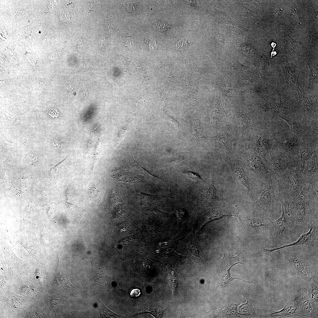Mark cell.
I'll list each match as a JSON object with an SVG mask.
<instances>
[{
    "mask_svg": "<svg viewBox=\"0 0 318 318\" xmlns=\"http://www.w3.org/2000/svg\"><path fill=\"white\" fill-rule=\"evenodd\" d=\"M318 190L303 185L299 195L286 209L305 233L313 223L318 222Z\"/></svg>",
    "mask_w": 318,
    "mask_h": 318,
    "instance_id": "obj_1",
    "label": "cell"
},
{
    "mask_svg": "<svg viewBox=\"0 0 318 318\" xmlns=\"http://www.w3.org/2000/svg\"><path fill=\"white\" fill-rule=\"evenodd\" d=\"M284 258L291 274L301 277L306 283L318 277V259L313 249L307 245L296 246L284 249Z\"/></svg>",
    "mask_w": 318,
    "mask_h": 318,
    "instance_id": "obj_2",
    "label": "cell"
},
{
    "mask_svg": "<svg viewBox=\"0 0 318 318\" xmlns=\"http://www.w3.org/2000/svg\"><path fill=\"white\" fill-rule=\"evenodd\" d=\"M271 176L275 194L287 209L291 202L300 194L303 186V170L300 158L283 174Z\"/></svg>",
    "mask_w": 318,
    "mask_h": 318,
    "instance_id": "obj_3",
    "label": "cell"
},
{
    "mask_svg": "<svg viewBox=\"0 0 318 318\" xmlns=\"http://www.w3.org/2000/svg\"><path fill=\"white\" fill-rule=\"evenodd\" d=\"M223 159L229 168L240 193L246 196L251 202L255 201L263 188L262 182L257 176L250 177L244 169L239 159L234 157Z\"/></svg>",
    "mask_w": 318,
    "mask_h": 318,
    "instance_id": "obj_4",
    "label": "cell"
},
{
    "mask_svg": "<svg viewBox=\"0 0 318 318\" xmlns=\"http://www.w3.org/2000/svg\"><path fill=\"white\" fill-rule=\"evenodd\" d=\"M281 215L277 219L270 221L274 228L270 238L275 248L279 247L296 241L305 233L294 219L282 205Z\"/></svg>",
    "mask_w": 318,
    "mask_h": 318,
    "instance_id": "obj_5",
    "label": "cell"
},
{
    "mask_svg": "<svg viewBox=\"0 0 318 318\" xmlns=\"http://www.w3.org/2000/svg\"><path fill=\"white\" fill-rule=\"evenodd\" d=\"M263 184L264 188L260 195L255 201L249 203V208L274 221L281 215L282 204L275 194L271 176Z\"/></svg>",
    "mask_w": 318,
    "mask_h": 318,
    "instance_id": "obj_6",
    "label": "cell"
},
{
    "mask_svg": "<svg viewBox=\"0 0 318 318\" xmlns=\"http://www.w3.org/2000/svg\"><path fill=\"white\" fill-rule=\"evenodd\" d=\"M237 217L241 229L248 236L270 239L272 237L273 226L270 220L263 215L250 210L246 212H238Z\"/></svg>",
    "mask_w": 318,
    "mask_h": 318,
    "instance_id": "obj_7",
    "label": "cell"
},
{
    "mask_svg": "<svg viewBox=\"0 0 318 318\" xmlns=\"http://www.w3.org/2000/svg\"><path fill=\"white\" fill-rule=\"evenodd\" d=\"M289 91L294 104L292 110L306 120L317 123L318 97L308 94L300 88Z\"/></svg>",
    "mask_w": 318,
    "mask_h": 318,
    "instance_id": "obj_8",
    "label": "cell"
},
{
    "mask_svg": "<svg viewBox=\"0 0 318 318\" xmlns=\"http://www.w3.org/2000/svg\"><path fill=\"white\" fill-rule=\"evenodd\" d=\"M278 115L287 123L291 131L302 141L318 137V123H312L306 120L292 110L284 109Z\"/></svg>",
    "mask_w": 318,
    "mask_h": 318,
    "instance_id": "obj_9",
    "label": "cell"
},
{
    "mask_svg": "<svg viewBox=\"0 0 318 318\" xmlns=\"http://www.w3.org/2000/svg\"><path fill=\"white\" fill-rule=\"evenodd\" d=\"M270 93L261 110L265 112L272 109L292 110L294 104L286 86L278 84L269 85Z\"/></svg>",
    "mask_w": 318,
    "mask_h": 318,
    "instance_id": "obj_10",
    "label": "cell"
},
{
    "mask_svg": "<svg viewBox=\"0 0 318 318\" xmlns=\"http://www.w3.org/2000/svg\"><path fill=\"white\" fill-rule=\"evenodd\" d=\"M239 160L243 166L253 172L263 183L270 177V168L266 156L257 153L249 145Z\"/></svg>",
    "mask_w": 318,
    "mask_h": 318,
    "instance_id": "obj_11",
    "label": "cell"
},
{
    "mask_svg": "<svg viewBox=\"0 0 318 318\" xmlns=\"http://www.w3.org/2000/svg\"><path fill=\"white\" fill-rule=\"evenodd\" d=\"M224 191L218 190L215 187L213 176L211 177L204 183L200 194L201 205L205 208L214 210L224 207L227 204L223 199Z\"/></svg>",
    "mask_w": 318,
    "mask_h": 318,
    "instance_id": "obj_12",
    "label": "cell"
},
{
    "mask_svg": "<svg viewBox=\"0 0 318 318\" xmlns=\"http://www.w3.org/2000/svg\"><path fill=\"white\" fill-rule=\"evenodd\" d=\"M269 163L271 176H277L284 173L287 169L299 157L294 156L274 145L268 154Z\"/></svg>",
    "mask_w": 318,
    "mask_h": 318,
    "instance_id": "obj_13",
    "label": "cell"
},
{
    "mask_svg": "<svg viewBox=\"0 0 318 318\" xmlns=\"http://www.w3.org/2000/svg\"><path fill=\"white\" fill-rule=\"evenodd\" d=\"M218 134L211 138V142L223 158L234 157L232 148V128L226 123L219 130Z\"/></svg>",
    "mask_w": 318,
    "mask_h": 318,
    "instance_id": "obj_14",
    "label": "cell"
},
{
    "mask_svg": "<svg viewBox=\"0 0 318 318\" xmlns=\"http://www.w3.org/2000/svg\"><path fill=\"white\" fill-rule=\"evenodd\" d=\"M272 138L274 145L294 156L299 157L302 140L291 131L276 132Z\"/></svg>",
    "mask_w": 318,
    "mask_h": 318,
    "instance_id": "obj_15",
    "label": "cell"
},
{
    "mask_svg": "<svg viewBox=\"0 0 318 318\" xmlns=\"http://www.w3.org/2000/svg\"><path fill=\"white\" fill-rule=\"evenodd\" d=\"M318 222L311 224L308 231L302 234L295 241L279 247L272 249L263 247L261 252L264 255H267L271 253L284 248L296 246L307 245L314 250L318 249Z\"/></svg>",
    "mask_w": 318,
    "mask_h": 318,
    "instance_id": "obj_16",
    "label": "cell"
},
{
    "mask_svg": "<svg viewBox=\"0 0 318 318\" xmlns=\"http://www.w3.org/2000/svg\"><path fill=\"white\" fill-rule=\"evenodd\" d=\"M236 118L240 136L243 139L250 140L256 130L257 119L256 112H246L239 109L237 112Z\"/></svg>",
    "mask_w": 318,
    "mask_h": 318,
    "instance_id": "obj_17",
    "label": "cell"
},
{
    "mask_svg": "<svg viewBox=\"0 0 318 318\" xmlns=\"http://www.w3.org/2000/svg\"><path fill=\"white\" fill-rule=\"evenodd\" d=\"M293 301L298 307L299 317H318V306L310 299L306 286L301 287L296 293Z\"/></svg>",
    "mask_w": 318,
    "mask_h": 318,
    "instance_id": "obj_18",
    "label": "cell"
},
{
    "mask_svg": "<svg viewBox=\"0 0 318 318\" xmlns=\"http://www.w3.org/2000/svg\"><path fill=\"white\" fill-rule=\"evenodd\" d=\"M238 213L236 208L228 205L222 208L212 210L206 215L196 221L193 228V232L197 234L203 226L211 221L227 217H237Z\"/></svg>",
    "mask_w": 318,
    "mask_h": 318,
    "instance_id": "obj_19",
    "label": "cell"
},
{
    "mask_svg": "<svg viewBox=\"0 0 318 318\" xmlns=\"http://www.w3.org/2000/svg\"><path fill=\"white\" fill-rule=\"evenodd\" d=\"M244 258L241 253L234 257L230 256L224 254L219 264V273L222 286H226L231 281L236 279L256 284L255 283L246 281L238 278L232 277L231 275L230 270L232 266L237 264H244Z\"/></svg>",
    "mask_w": 318,
    "mask_h": 318,
    "instance_id": "obj_20",
    "label": "cell"
},
{
    "mask_svg": "<svg viewBox=\"0 0 318 318\" xmlns=\"http://www.w3.org/2000/svg\"><path fill=\"white\" fill-rule=\"evenodd\" d=\"M172 248L186 251L195 257L200 258L201 247L197 234L193 232L181 238L168 243Z\"/></svg>",
    "mask_w": 318,
    "mask_h": 318,
    "instance_id": "obj_21",
    "label": "cell"
},
{
    "mask_svg": "<svg viewBox=\"0 0 318 318\" xmlns=\"http://www.w3.org/2000/svg\"><path fill=\"white\" fill-rule=\"evenodd\" d=\"M304 185L318 190V151L305 164L303 171Z\"/></svg>",
    "mask_w": 318,
    "mask_h": 318,
    "instance_id": "obj_22",
    "label": "cell"
},
{
    "mask_svg": "<svg viewBox=\"0 0 318 318\" xmlns=\"http://www.w3.org/2000/svg\"><path fill=\"white\" fill-rule=\"evenodd\" d=\"M221 98L220 96L214 97L211 102V129L212 130L219 131L223 126L227 123V113L222 105Z\"/></svg>",
    "mask_w": 318,
    "mask_h": 318,
    "instance_id": "obj_23",
    "label": "cell"
},
{
    "mask_svg": "<svg viewBox=\"0 0 318 318\" xmlns=\"http://www.w3.org/2000/svg\"><path fill=\"white\" fill-rule=\"evenodd\" d=\"M250 140L249 146L257 153L266 156L274 145L272 137L264 132L256 131Z\"/></svg>",
    "mask_w": 318,
    "mask_h": 318,
    "instance_id": "obj_24",
    "label": "cell"
},
{
    "mask_svg": "<svg viewBox=\"0 0 318 318\" xmlns=\"http://www.w3.org/2000/svg\"><path fill=\"white\" fill-rule=\"evenodd\" d=\"M270 88L264 87L262 83L244 91L242 94L252 105L264 104L270 93Z\"/></svg>",
    "mask_w": 318,
    "mask_h": 318,
    "instance_id": "obj_25",
    "label": "cell"
},
{
    "mask_svg": "<svg viewBox=\"0 0 318 318\" xmlns=\"http://www.w3.org/2000/svg\"><path fill=\"white\" fill-rule=\"evenodd\" d=\"M282 68L286 86L289 91L297 90L300 88L299 78L301 70L296 66L287 62L283 61Z\"/></svg>",
    "mask_w": 318,
    "mask_h": 318,
    "instance_id": "obj_26",
    "label": "cell"
},
{
    "mask_svg": "<svg viewBox=\"0 0 318 318\" xmlns=\"http://www.w3.org/2000/svg\"><path fill=\"white\" fill-rule=\"evenodd\" d=\"M217 85L223 94L228 107H234L233 99L232 95L231 75L228 72L222 70Z\"/></svg>",
    "mask_w": 318,
    "mask_h": 318,
    "instance_id": "obj_27",
    "label": "cell"
},
{
    "mask_svg": "<svg viewBox=\"0 0 318 318\" xmlns=\"http://www.w3.org/2000/svg\"><path fill=\"white\" fill-rule=\"evenodd\" d=\"M318 137L311 138L302 141L299 150V157L303 171L306 162L315 153L318 151Z\"/></svg>",
    "mask_w": 318,
    "mask_h": 318,
    "instance_id": "obj_28",
    "label": "cell"
},
{
    "mask_svg": "<svg viewBox=\"0 0 318 318\" xmlns=\"http://www.w3.org/2000/svg\"><path fill=\"white\" fill-rule=\"evenodd\" d=\"M261 316L268 318L299 317V314L298 307L293 300L290 303L286 304L281 310L277 311H273L271 313Z\"/></svg>",
    "mask_w": 318,
    "mask_h": 318,
    "instance_id": "obj_29",
    "label": "cell"
},
{
    "mask_svg": "<svg viewBox=\"0 0 318 318\" xmlns=\"http://www.w3.org/2000/svg\"><path fill=\"white\" fill-rule=\"evenodd\" d=\"M55 277V283L58 286H61L62 289L70 295L77 297L76 289L69 281L64 271L58 268Z\"/></svg>",
    "mask_w": 318,
    "mask_h": 318,
    "instance_id": "obj_30",
    "label": "cell"
},
{
    "mask_svg": "<svg viewBox=\"0 0 318 318\" xmlns=\"http://www.w3.org/2000/svg\"><path fill=\"white\" fill-rule=\"evenodd\" d=\"M193 137L184 146V148H188L192 145L198 143H200L204 139L203 130L200 121L195 120L193 122Z\"/></svg>",
    "mask_w": 318,
    "mask_h": 318,
    "instance_id": "obj_31",
    "label": "cell"
},
{
    "mask_svg": "<svg viewBox=\"0 0 318 318\" xmlns=\"http://www.w3.org/2000/svg\"><path fill=\"white\" fill-rule=\"evenodd\" d=\"M97 307L101 318H121L122 316L117 314L107 308L100 299L97 301Z\"/></svg>",
    "mask_w": 318,
    "mask_h": 318,
    "instance_id": "obj_32",
    "label": "cell"
},
{
    "mask_svg": "<svg viewBox=\"0 0 318 318\" xmlns=\"http://www.w3.org/2000/svg\"><path fill=\"white\" fill-rule=\"evenodd\" d=\"M308 294L312 302L318 306V286L312 281L306 283Z\"/></svg>",
    "mask_w": 318,
    "mask_h": 318,
    "instance_id": "obj_33",
    "label": "cell"
},
{
    "mask_svg": "<svg viewBox=\"0 0 318 318\" xmlns=\"http://www.w3.org/2000/svg\"><path fill=\"white\" fill-rule=\"evenodd\" d=\"M173 211L176 213L177 216L178 226L177 228H179L183 222L191 217L188 212L184 208L179 207H175Z\"/></svg>",
    "mask_w": 318,
    "mask_h": 318,
    "instance_id": "obj_34",
    "label": "cell"
},
{
    "mask_svg": "<svg viewBox=\"0 0 318 318\" xmlns=\"http://www.w3.org/2000/svg\"><path fill=\"white\" fill-rule=\"evenodd\" d=\"M220 19L222 23L227 25L237 26L238 24L231 18V17L225 11L223 10L220 11Z\"/></svg>",
    "mask_w": 318,
    "mask_h": 318,
    "instance_id": "obj_35",
    "label": "cell"
},
{
    "mask_svg": "<svg viewBox=\"0 0 318 318\" xmlns=\"http://www.w3.org/2000/svg\"><path fill=\"white\" fill-rule=\"evenodd\" d=\"M164 311V309L163 308L150 307L145 310L144 312L149 313L153 314L155 317L157 318L160 317Z\"/></svg>",
    "mask_w": 318,
    "mask_h": 318,
    "instance_id": "obj_36",
    "label": "cell"
},
{
    "mask_svg": "<svg viewBox=\"0 0 318 318\" xmlns=\"http://www.w3.org/2000/svg\"><path fill=\"white\" fill-rule=\"evenodd\" d=\"M133 192L136 196L141 199H146L148 200H150L153 199L156 197L155 195L143 193L137 189H134Z\"/></svg>",
    "mask_w": 318,
    "mask_h": 318,
    "instance_id": "obj_37",
    "label": "cell"
},
{
    "mask_svg": "<svg viewBox=\"0 0 318 318\" xmlns=\"http://www.w3.org/2000/svg\"><path fill=\"white\" fill-rule=\"evenodd\" d=\"M183 175L189 179H191L194 181H200L202 180V178L197 173L191 171H185L183 172Z\"/></svg>",
    "mask_w": 318,
    "mask_h": 318,
    "instance_id": "obj_38",
    "label": "cell"
},
{
    "mask_svg": "<svg viewBox=\"0 0 318 318\" xmlns=\"http://www.w3.org/2000/svg\"><path fill=\"white\" fill-rule=\"evenodd\" d=\"M24 301L22 299L15 297L12 300L11 304L15 308H21L23 306Z\"/></svg>",
    "mask_w": 318,
    "mask_h": 318,
    "instance_id": "obj_39",
    "label": "cell"
},
{
    "mask_svg": "<svg viewBox=\"0 0 318 318\" xmlns=\"http://www.w3.org/2000/svg\"><path fill=\"white\" fill-rule=\"evenodd\" d=\"M170 26L165 23L159 22L154 25V28L158 31L165 32L170 28Z\"/></svg>",
    "mask_w": 318,
    "mask_h": 318,
    "instance_id": "obj_40",
    "label": "cell"
},
{
    "mask_svg": "<svg viewBox=\"0 0 318 318\" xmlns=\"http://www.w3.org/2000/svg\"><path fill=\"white\" fill-rule=\"evenodd\" d=\"M169 277V282L173 290H175L177 286V279L173 274H170Z\"/></svg>",
    "mask_w": 318,
    "mask_h": 318,
    "instance_id": "obj_41",
    "label": "cell"
},
{
    "mask_svg": "<svg viewBox=\"0 0 318 318\" xmlns=\"http://www.w3.org/2000/svg\"><path fill=\"white\" fill-rule=\"evenodd\" d=\"M51 305L52 308L54 311L57 312H60V303L58 299H53L51 300Z\"/></svg>",
    "mask_w": 318,
    "mask_h": 318,
    "instance_id": "obj_42",
    "label": "cell"
},
{
    "mask_svg": "<svg viewBox=\"0 0 318 318\" xmlns=\"http://www.w3.org/2000/svg\"><path fill=\"white\" fill-rule=\"evenodd\" d=\"M184 160V158L183 157H180L171 160L168 163L169 164L172 165H176L180 164L182 163Z\"/></svg>",
    "mask_w": 318,
    "mask_h": 318,
    "instance_id": "obj_43",
    "label": "cell"
},
{
    "mask_svg": "<svg viewBox=\"0 0 318 318\" xmlns=\"http://www.w3.org/2000/svg\"><path fill=\"white\" fill-rule=\"evenodd\" d=\"M186 46V41L183 39H180L178 41L176 44V46L178 49L181 50L185 49Z\"/></svg>",
    "mask_w": 318,
    "mask_h": 318,
    "instance_id": "obj_44",
    "label": "cell"
},
{
    "mask_svg": "<svg viewBox=\"0 0 318 318\" xmlns=\"http://www.w3.org/2000/svg\"><path fill=\"white\" fill-rule=\"evenodd\" d=\"M145 42L148 45L151 49H155L156 44L155 41L150 39H148L145 40Z\"/></svg>",
    "mask_w": 318,
    "mask_h": 318,
    "instance_id": "obj_45",
    "label": "cell"
},
{
    "mask_svg": "<svg viewBox=\"0 0 318 318\" xmlns=\"http://www.w3.org/2000/svg\"><path fill=\"white\" fill-rule=\"evenodd\" d=\"M216 41L221 46L224 45L225 44V38L221 34H218L216 37Z\"/></svg>",
    "mask_w": 318,
    "mask_h": 318,
    "instance_id": "obj_46",
    "label": "cell"
},
{
    "mask_svg": "<svg viewBox=\"0 0 318 318\" xmlns=\"http://www.w3.org/2000/svg\"><path fill=\"white\" fill-rule=\"evenodd\" d=\"M123 44L126 46L131 47L132 44L130 39V36H126L124 39Z\"/></svg>",
    "mask_w": 318,
    "mask_h": 318,
    "instance_id": "obj_47",
    "label": "cell"
},
{
    "mask_svg": "<svg viewBox=\"0 0 318 318\" xmlns=\"http://www.w3.org/2000/svg\"><path fill=\"white\" fill-rule=\"evenodd\" d=\"M140 290L137 289L132 290L130 292V294L132 297H137L140 294Z\"/></svg>",
    "mask_w": 318,
    "mask_h": 318,
    "instance_id": "obj_48",
    "label": "cell"
}]
</instances>
